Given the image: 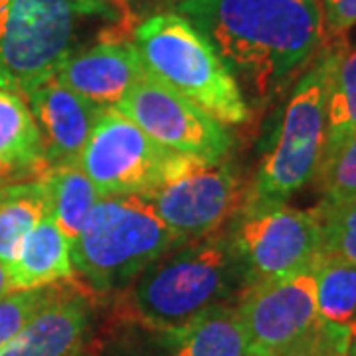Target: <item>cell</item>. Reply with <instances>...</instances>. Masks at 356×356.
<instances>
[{"label":"cell","mask_w":356,"mask_h":356,"mask_svg":"<svg viewBox=\"0 0 356 356\" xmlns=\"http://www.w3.org/2000/svg\"><path fill=\"white\" fill-rule=\"evenodd\" d=\"M147 67L135 42L129 38L103 40L72 56L54 79L79 97L99 107H117Z\"/></svg>","instance_id":"cell-13"},{"label":"cell","mask_w":356,"mask_h":356,"mask_svg":"<svg viewBox=\"0 0 356 356\" xmlns=\"http://www.w3.org/2000/svg\"><path fill=\"white\" fill-rule=\"evenodd\" d=\"M6 271L13 291L44 287L76 277L72 243L58 228L51 214L26 236L14 264Z\"/></svg>","instance_id":"cell-16"},{"label":"cell","mask_w":356,"mask_h":356,"mask_svg":"<svg viewBox=\"0 0 356 356\" xmlns=\"http://www.w3.org/2000/svg\"><path fill=\"white\" fill-rule=\"evenodd\" d=\"M89 318L88 299L72 285L2 346L0 356H77L88 334Z\"/></svg>","instance_id":"cell-14"},{"label":"cell","mask_w":356,"mask_h":356,"mask_svg":"<svg viewBox=\"0 0 356 356\" xmlns=\"http://www.w3.org/2000/svg\"><path fill=\"white\" fill-rule=\"evenodd\" d=\"M315 214L321 224V254L356 264V200L321 202Z\"/></svg>","instance_id":"cell-23"},{"label":"cell","mask_w":356,"mask_h":356,"mask_svg":"<svg viewBox=\"0 0 356 356\" xmlns=\"http://www.w3.org/2000/svg\"><path fill=\"white\" fill-rule=\"evenodd\" d=\"M44 177L50 184L51 218L56 220L67 242L74 245L91 210L102 198L79 165L50 168Z\"/></svg>","instance_id":"cell-20"},{"label":"cell","mask_w":356,"mask_h":356,"mask_svg":"<svg viewBox=\"0 0 356 356\" xmlns=\"http://www.w3.org/2000/svg\"><path fill=\"white\" fill-rule=\"evenodd\" d=\"M50 170L40 131L24 97L0 89V186Z\"/></svg>","instance_id":"cell-15"},{"label":"cell","mask_w":356,"mask_h":356,"mask_svg":"<svg viewBox=\"0 0 356 356\" xmlns=\"http://www.w3.org/2000/svg\"><path fill=\"white\" fill-rule=\"evenodd\" d=\"M10 4H13V0H0V40H2V34H4V26H6Z\"/></svg>","instance_id":"cell-28"},{"label":"cell","mask_w":356,"mask_h":356,"mask_svg":"<svg viewBox=\"0 0 356 356\" xmlns=\"http://www.w3.org/2000/svg\"><path fill=\"white\" fill-rule=\"evenodd\" d=\"M323 6V44L344 38L356 26V0H321Z\"/></svg>","instance_id":"cell-25"},{"label":"cell","mask_w":356,"mask_h":356,"mask_svg":"<svg viewBox=\"0 0 356 356\" xmlns=\"http://www.w3.org/2000/svg\"><path fill=\"white\" fill-rule=\"evenodd\" d=\"M109 356H168L163 341H125V343L113 344V350Z\"/></svg>","instance_id":"cell-26"},{"label":"cell","mask_w":356,"mask_h":356,"mask_svg":"<svg viewBox=\"0 0 356 356\" xmlns=\"http://www.w3.org/2000/svg\"><path fill=\"white\" fill-rule=\"evenodd\" d=\"M168 356H245L248 339L236 305L204 313L182 329L161 334Z\"/></svg>","instance_id":"cell-17"},{"label":"cell","mask_w":356,"mask_h":356,"mask_svg":"<svg viewBox=\"0 0 356 356\" xmlns=\"http://www.w3.org/2000/svg\"><path fill=\"white\" fill-rule=\"evenodd\" d=\"M145 198L182 245L220 229L226 218L240 208L242 192L232 166L206 165L191 159L178 177Z\"/></svg>","instance_id":"cell-11"},{"label":"cell","mask_w":356,"mask_h":356,"mask_svg":"<svg viewBox=\"0 0 356 356\" xmlns=\"http://www.w3.org/2000/svg\"><path fill=\"white\" fill-rule=\"evenodd\" d=\"M344 50V38L321 46L317 62L293 89L275 143L240 208L281 206L317 177L327 135L329 89Z\"/></svg>","instance_id":"cell-4"},{"label":"cell","mask_w":356,"mask_h":356,"mask_svg":"<svg viewBox=\"0 0 356 356\" xmlns=\"http://www.w3.org/2000/svg\"><path fill=\"white\" fill-rule=\"evenodd\" d=\"M228 234L252 283L291 277L311 269L321 254L315 210H297L287 204L238 208Z\"/></svg>","instance_id":"cell-8"},{"label":"cell","mask_w":356,"mask_h":356,"mask_svg":"<svg viewBox=\"0 0 356 356\" xmlns=\"http://www.w3.org/2000/svg\"><path fill=\"white\" fill-rule=\"evenodd\" d=\"M245 356H267V355H261V353H245Z\"/></svg>","instance_id":"cell-30"},{"label":"cell","mask_w":356,"mask_h":356,"mask_svg":"<svg viewBox=\"0 0 356 356\" xmlns=\"http://www.w3.org/2000/svg\"><path fill=\"white\" fill-rule=\"evenodd\" d=\"M315 178L323 194V204L356 200V133L331 159L318 165Z\"/></svg>","instance_id":"cell-24"},{"label":"cell","mask_w":356,"mask_h":356,"mask_svg":"<svg viewBox=\"0 0 356 356\" xmlns=\"http://www.w3.org/2000/svg\"><path fill=\"white\" fill-rule=\"evenodd\" d=\"M177 243L145 196L103 198L72 245V261L95 291L127 289Z\"/></svg>","instance_id":"cell-6"},{"label":"cell","mask_w":356,"mask_h":356,"mask_svg":"<svg viewBox=\"0 0 356 356\" xmlns=\"http://www.w3.org/2000/svg\"><path fill=\"white\" fill-rule=\"evenodd\" d=\"M67 289L70 287L65 283H51L4 295L0 299V348L10 343L32 318L38 317L46 307L62 297Z\"/></svg>","instance_id":"cell-22"},{"label":"cell","mask_w":356,"mask_h":356,"mask_svg":"<svg viewBox=\"0 0 356 356\" xmlns=\"http://www.w3.org/2000/svg\"><path fill=\"white\" fill-rule=\"evenodd\" d=\"M248 353L283 356L318 325L313 267L283 280L255 281L236 303Z\"/></svg>","instance_id":"cell-10"},{"label":"cell","mask_w":356,"mask_h":356,"mask_svg":"<svg viewBox=\"0 0 356 356\" xmlns=\"http://www.w3.org/2000/svg\"><path fill=\"white\" fill-rule=\"evenodd\" d=\"M8 293H13L10 277H8V271H6V267L0 264V299H2L4 295H8Z\"/></svg>","instance_id":"cell-27"},{"label":"cell","mask_w":356,"mask_h":356,"mask_svg":"<svg viewBox=\"0 0 356 356\" xmlns=\"http://www.w3.org/2000/svg\"><path fill=\"white\" fill-rule=\"evenodd\" d=\"M178 14L257 97L275 93L323 46L321 0H184Z\"/></svg>","instance_id":"cell-1"},{"label":"cell","mask_w":356,"mask_h":356,"mask_svg":"<svg viewBox=\"0 0 356 356\" xmlns=\"http://www.w3.org/2000/svg\"><path fill=\"white\" fill-rule=\"evenodd\" d=\"M350 356H356V323L353 329V339H350Z\"/></svg>","instance_id":"cell-29"},{"label":"cell","mask_w":356,"mask_h":356,"mask_svg":"<svg viewBox=\"0 0 356 356\" xmlns=\"http://www.w3.org/2000/svg\"><path fill=\"white\" fill-rule=\"evenodd\" d=\"M313 271L318 321L329 329L353 334L356 323V264L318 254Z\"/></svg>","instance_id":"cell-19"},{"label":"cell","mask_w":356,"mask_h":356,"mask_svg":"<svg viewBox=\"0 0 356 356\" xmlns=\"http://www.w3.org/2000/svg\"><path fill=\"white\" fill-rule=\"evenodd\" d=\"M356 133V48L343 51L334 70L329 103H327V135L321 163L331 159Z\"/></svg>","instance_id":"cell-21"},{"label":"cell","mask_w":356,"mask_h":356,"mask_svg":"<svg viewBox=\"0 0 356 356\" xmlns=\"http://www.w3.org/2000/svg\"><path fill=\"white\" fill-rule=\"evenodd\" d=\"M151 139L206 165L224 163L232 149L226 129L149 70L115 107Z\"/></svg>","instance_id":"cell-9"},{"label":"cell","mask_w":356,"mask_h":356,"mask_svg":"<svg viewBox=\"0 0 356 356\" xmlns=\"http://www.w3.org/2000/svg\"><path fill=\"white\" fill-rule=\"evenodd\" d=\"M348 356H350V355H348Z\"/></svg>","instance_id":"cell-31"},{"label":"cell","mask_w":356,"mask_h":356,"mask_svg":"<svg viewBox=\"0 0 356 356\" xmlns=\"http://www.w3.org/2000/svg\"><path fill=\"white\" fill-rule=\"evenodd\" d=\"M145 67L214 117L220 125H242L250 107L236 77L210 42L180 14H156L135 30Z\"/></svg>","instance_id":"cell-5"},{"label":"cell","mask_w":356,"mask_h":356,"mask_svg":"<svg viewBox=\"0 0 356 356\" xmlns=\"http://www.w3.org/2000/svg\"><path fill=\"white\" fill-rule=\"evenodd\" d=\"M125 28L109 0H13L0 40V89L24 97L86 50L89 36L127 38Z\"/></svg>","instance_id":"cell-3"},{"label":"cell","mask_w":356,"mask_h":356,"mask_svg":"<svg viewBox=\"0 0 356 356\" xmlns=\"http://www.w3.org/2000/svg\"><path fill=\"white\" fill-rule=\"evenodd\" d=\"M51 214L50 184L46 177L0 186V264L13 266L24 238Z\"/></svg>","instance_id":"cell-18"},{"label":"cell","mask_w":356,"mask_h":356,"mask_svg":"<svg viewBox=\"0 0 356 356\" xmlns=\"http://www.w3.org/2000/svg\"><path fill=\"white\" fill-rule=\"evenodd\" d=\"M250 275L226 232H212L159 257L123 291L119 318L165 334L222 305H236Z\"/></svg>","instance_id":"cell-2"},{"label":"cell","mask_w":356,"mask_h":356,"mask_svg":"<svg viewBox=\"0 0 356 356\" xmlns=\"http://www.w3.org/2000/svg\"><path fill=\"white\" fill-rule=\"evenodd\" d=\"M188 156L151 139L115 107L105 109L81 154L79 166L99 198L149 196L178 177Z\"/></svg>","instance_id":"cell-7"},{"label":"cell","mask_w":356,"mask_h":356,"mask_svg":"<svg viewBox=\"0 0 356 356\" xmlns=\"http://www.w3.org/2000/svg\"><path fill=\"white\" fill-rule=\"evenodd\" d=\"M24 102L40 131L48 166L79 165L105 107L79 97L54 77L26 93Z\"/></svg>","instance_id":"cell-12"}]
</instances>
